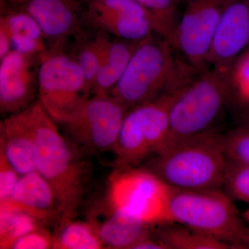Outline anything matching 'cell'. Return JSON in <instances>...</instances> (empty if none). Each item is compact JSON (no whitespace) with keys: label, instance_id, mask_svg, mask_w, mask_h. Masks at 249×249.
I'll list each match as a JSON object with an SVG mask.
<instances>
[{"label":"cell","instance_id":"6da1fadb","mask_svg":"<svg viewBox=\"0 0 249 249\" xmlns=\"http://www.w3.org/2000/svg\"><path fill=\"white\" fill-rule=\"evenodd\" d=\"M27 109L35 132V169L53 191L58 224L75 219L86 196L88 163L80 158L78 148L59 132L38 101Z\"/></svg>","mask_w":249,"mask_h":249},{"label":"cell","instance_id":"7a4b0ae2","mask_svg":"<svg viewBox=\"0 0 249 249\" xmlns=\"http://www.w3.org/2000/svg\"><path fill=\"white\" fill-rule=\"evenodd\" d=\"M175 49L169 41L155 34L141 41L124 75L109 93L130 109L182 88L199 70L180 61Z\"/></svg>","mask_w":249,"mask_h":249},{"label":"cell","instance_id":"3957f363","mask_svg":"<svg viewBox=\"0 0 249 249\" xmlns=\"http://www.w3.org/2000/svg\"><path fill=\"white\" fill-rule=\"evenodd\" d=\"M227 162L213 129L153 156L145 168L173 188L211 189L224 186Z\"/></svg>","mask_w":249,"mask_h":249},{"label":"cell","instance_id":"277c9868","mask_svg":"<svg viewBox=\"0 0 249 249\" xmlns=\"http://www.w3.org/2000/svg\"><path fill=\"white\" fill-rule=\"evenodd\" d=\"M231 97L229 73L214 67L198 71L175 92L170 107L169 132L160 152L213 129Z\"/></svg>","mask_w":249,"mask_h":249},{"label":"cell","instance_id":"5b68a950","mask_svg":"<svg viewBox=\"0 0 249 249\" xmlns=\"http://www.w3.org/2000/svg\"><path fill=\"white\" fill-rule=\"evenodd\" d=\"M231 197L220 188H173L170 223H176L235 247H240L247 232Z\"/></svg>","mask_w":249,"mask_h":249},{"label":"cell","instance_id":"8992f818","mask_svg":"<svg viewBox=\"0 0 249 249\" xmlns=\"http://www.w3.org/2000/svg\"><path fill=\"white\" fill-rule=\"evenodd\" d=\"M172 192L173 188L146 168H114L108 178L107 202L119 212L155 227L170 223Z\"/></svg>","mask_w":249,"mask_h":249},{"label":"cell","instance_id":"52a82bcc","mask_svg":"<svg viewBox=\"0 0 249 249\" xmlns=\"http://www.w3.org/2000/svg\"><path fill=\"white\" fill-rule=\"evenodd\" d=\"M176 91L129 109L113 151L114 168L137 167L161 151L169 132L170 107Z\"/></svg>","mask_w":249,"mask_h":249},{"label":"cell","instance_id":"ba28073f","mask_svg":"<svg viewBox=\"0 0 249 249\" xmlns=\"http://www.w3.org/2000/svg\"><path fill=\"white\" fill-rule=\"evenodd\" d=\"M38 101L55 123L65 122L91 96L81 69L64 49H48L40 57Z\"/></svg>","mask_w":249,"mask_h":249},{"label":"cell","instance_id":"9c48e42d","mask_svg":"<svg viewBox=\"0 0 249 249\" xmlns=\"http://www.w3.org/2000/svg\"><path fill=\"white\" fill-rule=\"evenodd\" d=\"M129 110L110 93L91 95L62 124L77 148L95 155L113 152Z\"/></svg>","mask_w":249,"mask_h":249},{"label":"cell","instance_id":"30bf717a","mask_svg":"<svg viewBox=\"0 0 249 249\" xmlns=\"http://www.w3.org/2000/svg\"><path fill=\"white\" fill-rule=\"evenodd\" d=\"M234 0H188L181 15L175 47L198 70L209 66L213 42L226 9Z\"/></svg>","mask_w":249,"mask_h":249},{"label":"cell","instance_id":"8fae6325","mask_svg":"<svg viewBox=\"0 0 249 249\" xmlns=\"http://www.w3.org/2000/svg\"><path fill=\"white\" fill-rule=\"evenodd\" d=\"M91 0H1V9L31 15L43 31L48 49H64L83 27Z\"/></svg>","mask_w":249,"mask_h":249},{"label":"cell","instance_id":"7c38bea8","mask_svg":"<svg viewBox=\"0 0 249 249\" xmlns=\"http://www.w3.org/2000/svg\"><path fill=\"white\" fill-rule=\"evenodd\" d=\"M40 56L12 52L0 60V110L13 115L30 107L38 96Z\"/></svg>","mask_w":249,"mask_h":249},{"label":"cell","instance_id":"4fadbf2b","mask_svg":"<svg viewBox=\"0 0 249 249\" xmlns=\"http://www.w3.org/2000/svg\"><path fill=\"white\" fill-rule=\"evenodd\" d=\"M249 47V0H234L223 15L213 42L209 66L229 73L236 58Z\"/></svg>","mask_w":249,"mask_h":249},{"label":"cell","instance_id":"5bb4252c","mask_svg":"<svg viewBox=\"0 0 249 249\" xmlns=\"http://www.w3.org/2000/svg\"><path fill=\"white\" fill-rule=\"evenodd\" d=\"M5 211L24 213L47 227L60 220L53 191L36 170L20 175L11 196L0 203V212Z\"/></svg>","mask_w":249,"mask_h":249},{"label":"cell","instance_id":"9a60e30c","mask_svg":"<svg viewBox=\"0 0 249 249\" xmlns=\"http://www.w3.org/2000/svg\"><path fill=\"white\" fill-rule=\"evenodd\" d=\"M88 222L97 232L106 249H132L136 244L154 235V227L129 217L106 205L95 206Z\"/></svg>","mask_w":249,"mask_h":249},{"label":"cell","instance_id":"2e32d148","mask_svg":"<svg viewBox=\"0 0 249 249\" xmlns=\"http://www.w3.org/2000/svg\"><path fill=\"white\" fill-rule=\"evenodd\" d=\"M0 148L19 175L36 170L35 132L27 109L1 121Z\"/></svg>","mask_w":249,"mask_h":249},{"label":"cell","instance_id":"e0dca14e","mask_svg":"<svg viewBox=\"0 0 249 249\" xmlns=\"http://www.w3.org/2000/svg\"><path fill=\"white\" fill-rule=\"evenodd\" d=\"M139 42L111 38L110 36L91 87V96L110 92L124 75Z\"/></svg>","mask_w":249,"mask_h":249},{"label":"cell","instance_id":"ac0fdd59","mask_svg":"<svg viewBox=\"0 0 249 249\" xmlns=\"http://www.w3.org/2000/svg\"><path fill=\"white\" fill-rule=\"evenodd\" d=\"M83 24L116 38L131 42H141L155 34L151 23L147 18L105 14L89 9L85 15Z\"/></svg>","mask_w":249,"mask_h":249},{"label":"cell","instance_id":"d6986e66","mask_svg":"<svg viewBox=\"0 0 249 249\" xmlns=\"http://www.w3.org/2000/svg\"><path fill=\"white\" fill-rule=\"evenodd\" d=\"M83 29L82 27L73 36L76 41L71 53L69 54L84 73L87 86L91 93V87L101 66L110 36L96 29L89 36Z\"/></svg>","mask_w":249,"mask_h":249},{"label":"cell","instance_id":"ffe728a7","mask_svg":"<svg viewBox=\"0 0 249 249\" xmlns=\"http://www.w3.org/2000/svg\"><path fill=\"white\" fill-rule=\"evenodd\" d=\"M154 233L168 249H230L235 247L176 223L156 226Z\"/></svg>","mask_w":249,"mask_h":249},{"label":"cell","instance_id":"44dd1931","mask_svg":"<svg viewBox=\"0 0 249 249\" xmlns=\"http://www.w3.org/2000/svg\"><path fill=\"white\" fill-rule=\"evenodd\" d=\"M53 249H100L106 246L88 221L60 223L53 235Z\"/></svg>","mask_w":249,"mask_h":249},{"label":"cell","instance_id":"7402d4cb","mask_svg":"<svg viewBox=\"0 0 249 249\" xmlns=\"http://www.w3.org/2000/svg\"><path fill=\"white\" fill-rule=\"evenodd\" d=\"M150 16L152 29L157 35L169 41L175 47V36L181 16L178 0H135Z\"/></svg>","mask_w":249,"mask_h":249},{"label":"cell","instance_id":"603a6c76","mask_svg":"<svg viewBox=\"0 0 249 249\" xmlns=\"http://www.w3.org/2000/svg\"><path fill=\"white\" fill-rule=\"evenodd\" d=\"M41 227L45 226L24 213L0 212V249H11L18 239Z\"/></svg>","mask_w":249,"mask_h":249},{"label":"cell","instance_id":"cb8c5ba5","mask_svg":"<svg viewBox=\"0 0 249 249\" xmlns=\"http://www.w3.org/2000/svg\"><path fill=\"white\" fill-rule=\"evenodd\" d=\"M0 25L4 27L10 35L19 34L29 36L47 42L43 31L38 23L25 11L1 9Z\"/></svg>","mask_w":249,"mask_h":249},{"label":"cell","instance_id":"d4e9b609","mask_svg":"<svg viewBox=\"0 0 249 249\" xmlns=\"http://www.w3.org/2000/svg\"><path fill=\"white\" fill-rule=\"evenodd\" d=\"M231 96L249 107V48L236 58L229 73Z\"/></svg>","mask_w":249,"mask_h":249},{"label":"cell","instance_id":"484cf974","mask_svg":"<svg viewBox=\"0 0 249 249\" xmlns=\"http://www.w3.org/2000/svg\"><path fill=\"white\" fill-rule=\"evenodd\" d=\"M223 186L228 196L249 204V165L228 160Z\"/></svg>","mask_w":249,"mask_h":249},{"label":"cell","instance_id":"4316f807","mask_svg":"<svg viewBox=\"0 0 249 249\" xmlns=\"http://www.w3.org/2000/svg\"><path fill=\"white\" fill-rule=\"evenodd\" d=\"M227 160L238 164L249 165V127H240L222 136Z\"/></svg>","mask_w":249,"mask_h":249},{"label":"cell","instance_id":"83f0119b","mask_svg":"<svg viewBox=\"0 0 249 249\" xmlns=\"http://www.w3.org/2000/svg\"><path fill=\"white\" fill-rule=\"evenodd\" d=\"M89 10L105 14L145 18L151 23L147 11L135 0H91Z\"/></svg>","mask_w":249,"mask_h":249},{"label":"cell","instance_id":"f1b7e54d","mask_svg":"<svg viewBox=\"0 0 249 249\" xmlns=\"http://www.w3.org/2000/svg\"><path fill=\"white\" fill-rule=\"evenodd\" d=\"M52 246L53 235L47 227H41L18 239L11 249H49Z\"/></svg>","mask_w":249,"mask_h":249},{"label":"cell","instance_id":"f546056e","mask_svg":"<svg viewBox=\"0 0 249 249\" xmlns=\"http://www.w3.org/2000/svg\"><path fill=\"white\" fill-rule=\"evenodd\" d=\"M19 177L20 175L8 160L4 150L0 148V203L11 196Z\"/></svg>","mask_w":249,"mask_h":249},{"label":"cell","instance_id":"4dcf8cb0","mask_svg":"<svg viewBox=\"0 0 249 249\" xmlns=\"http://www.w3.org/2000/svg\"><path fill=\"white\" fill-rule=\"evenodd\" d=\"M10 36L11 49L18 53L31 56H40L48 50V46L45 41L19 34H13Z\"/></svg>","mask_w":249,"mask_h":249},{"label":"cell","instance_id":"1f68e13d","mask_svg":"<svg viewBox=\"0 0 249 249\" xmlns=\"http://www.w3.org/2000/svg\"><path fill=\"white\" fill-rule=\"evenodd\" d=\"M12 52L11 36L4 27L0 25V60Z\"/></svg>","mask_w":249,"mask_h":249},{"label":"cell","instance_id":"d6a6232c","mask_svg":"<svg viewBox=\"0 0 249 249\" xmlns=\"http://www.w3.org/2000/svg\"><path fill=\"white\" fill-rule=\"evenodd\" d=\"M249 248V229H247V232L242 242V248Z\"/></svg>","mask_w":249,"mask_h":249},{"label":"cell","instance_id":"836d02e7","mask_svg":"<svg viewBox=\"0 0 249 249\" xmlns=\"http://www.w3.org/2000/svg\"><path fill=\"white\" fill-rule=\"evenodd\" d=\"M243 217L245 218L246 221L249 222V209H247V211L244 213Z\"/></svg>","mask_w":249,"mask_h":249},{"label":"cell","instance_id":"e575fe53","mask_svg":"<svg viewBox=\"0 0 249 249\" xmlns=\"http://www.w3.org/2000/svg\"><path fill=\"white\" fill-rule=\"evenodd\" d=\"M188 1V0H178V3H179V4H180V3L183 2V1H186V2H187V1Z\"/></svg>","mask_w":249,"mask_h":249},{"label":"cell","instance_id":"d590c367","mask_svg":"<svg viewBox=\"0 0 249 249\" xmlns=\"http://www.w3.org/2000/svg\"><path fill=\"white\" fill-rule=\"evenodd\" d=\"M246 119H247V120L248 121V123L249 124V111L248 114H247V117H246ZM248 127H249V125L248 126Z\"/></svg>","mask_w":249,"mask_h":249}]
</instances>
